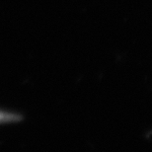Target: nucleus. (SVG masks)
Instances as JSON below:
<instances>
[{"instance_id":"obj_1","label":"nucleus","mask_w":152,"mask_h":152,"mask_svg":"<svg viewBox=\"0 0 152 152\" xmlns=\"http://www.w3.org/2000/svg\"><path fill=\"white\" fill-rule=\"evenodd\" d=\"M22 120V115L11 111L0 110V124L18 123Z\"/></svg>"}]
</instances>
